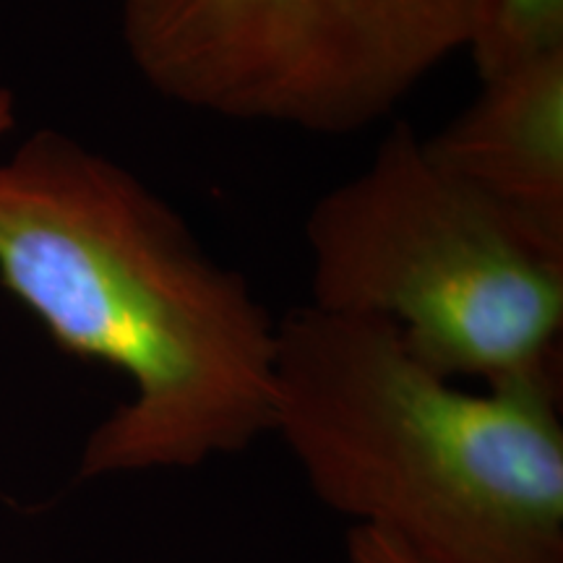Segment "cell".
<instances>
[{
	"mask_svg": "<svg viewBox=\"0 0 563 563\" xmlns=\"http://www.w3.org/2000/svg\"><path fill=\"white\" fill-rule=\"evenodd\" d=\"M311 306L376 316L420 363L485 386L561 378L563 256L397 123L306 220Z\"/></svg>",
	"mask_w": 563,
	"mask_h": 563,
	"instance_id": "cell-3",
	"label": "cell"
},
{
	"mask_svg": "<svg viewBox=\"0 0 563 563\" xmlns=\"http://www.w3.org/2000/svg\"><path fill=\"white\" fill-rule=\"evenodd\" d=\"M0 282L68 355L133 386L79 477L191 470L272 433L277 321L121 162L37 131L0 162Z\"/></svg>",
	"mask_w": 563,
	"mask_h": 563,
	"instance_id": "cell-1",
	"label": "cell"
},
{
	"mask_svg": "<svg viewBox=\"0 0 563 563\" xmlns=\"http://www.w3.org/2000/svg\"><path fill=\"white\" fill-rule=\"evenodd\" d=\"M477 0H121L162 100L235 123L347 136L467 51Z\"/></svg>",
	"mask_w": 563,
	"mask_h": 563,
	"instance_id": "cell-4",
	"label": "cell"
},
{
	"mask_svg": "<svg viewBox=\"0 0 563 563\" xmlns=\"http://www.w3.org/2000/svg\"><path fill=\"white\" fill-rule=\"evenodd\" d=\"M563 53V0H477L467 51L477 79Z\"/></svg>",
	"mask_w": 563,
	"mask_h": 563,
	"instance_id": "cell-6",
	"label": "cell"
},
{
	"mask_svg": "<svg viewBox=\"0 0 563 563\" xmlns=\"http://www.w3.org/2000/svg\"><path fill=\"white\" fill-rule=\"evenodd\" d=\"M350 563H452L399 534L355 525L347 532Z\"/></svg>",
	"mask_w": 563,
	"mask_h": 563,
	"instance_id": "cell-7",
	"label": "cell"
},
{
	"mask_svg": "<svg viewBox=\"0 0 563 563\" xmlns=\"http://www.w3.org/2000/svg\"><path fill=\"white\" fill-rule=\"evenodd\" d=\"M426 144L443 170L563 256V53L483 79Z\"/></svg>",
	"mask_w": 563,
	"mask_h": 563,
	"instance_id": "cell-5",
	"label": "cell"
},
{
	"mask_svg": "<svg viewBox=\"0 0 563 563\" xmlns=\"http://www.w3.org/2000/svg\"><path fill=\"white\" fill-rule=\"evenodd\" d=\"M13 123V100L9 91H0V133L9 131Z\"/></svg>",
	"mask_w": 563,
	"mask_h": 563,
	"instance_id": "cell-8",
	"label": "cell"
},
{
	"mask_svg": "<svg viewBox=\"0 0 563 563\" xmlns=\"http://www.w3.org/2000/svg\"><path fill=\"white\" fill-rule=\"evenodd\" d=\"M272 433L316 498L452 563H563L561 378L467 391L391 321H277Z\"/></svg>",
	"mask_w": 563,
	"mask_h": 563,
	"instance_id": "cell-2",
	"label": "cell"
}]
</instances>
